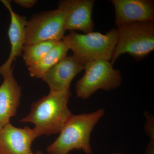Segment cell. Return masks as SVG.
Here are the masks:
<instances>
[{"label": "cell", "mask_w": 154, "mask_h": 154, "mask_svg": "<svg viewBox=\"0 0 154 154\" xmlns=\"http://www.w3.org/2000/svg\"><path fill=\"white\" fill-rule=\"evenodd\" d=\"M70 88L59 92H50L31 105L30 113L19 120L34 125L36 137L60 133L72 115L69 109Z\"/></svg>", "instance_id": "1"}, {"label": "cell", "mask_w": 154, "mask_h": 154, "mask_svg": "<svg viewBox=\"0 0 154 154\" xmlns=\"http://www.w3.org/2000/svg\"><path fill=\"white\" fill-rule=\"evenodd\" d=\"M105 114L103 108L90 113L72 114L60 132L58 137L48 146V153L69 154L76 149L82 150L86 154H93L90 143L91 134Z\"/></svg>", "instance_id": "2"}, {"label": "cell", "mask_w": 154, "mask_h": 154, "mask_svg": "<svg viewBox=\"0 0 154 154\" xmlns=\"http://www.w3.org/2000/svg\"><path fill=\"white\" fill-rule=\"evenodd\" d=\"M62 41L84 66L98 60L110 61L117 44V30L112 28L105 34L95 32L80 34L70 31Z\"/></svg>", "instance_id": "3"}, {"label": "cell", "mask_w": 154, "mask_h": 154, "mask_svg": "<svg viewBox=\"0 0 154 154\" xmlns=\"http://www.w3.org/2000/svg\"><path fill=\"white\" fill-rule=\"evenodd\" d=\"M117 42L112 65L122 54L127 53L140 60L154 50V21L127 23L117 26Z\"/></svg>", "instance_id": "4"}, {"label": "cell", "mask_w": 154, "mask_h": 154, "mask_svg": "<svg viewBox=\"0 0 154 154\" xmlns=\"http://www.w3.org/2000/svg\"><path fill=\"white\" fill-rule=\"evenodd\" d=\"M85 73L75 85L76 96L87 99L99 90L110 91L121 85L122 77L109 61L98 60L85 66Z\"/></svg>", "instance_id": "5"}, {"label": "cell", "mask_w": 154, "mask_h": 154, "mask_svg": "<svg viewBox=\"0 0 154 154\" xmlns=\"http://www.w3.org/2000/svg\"><path fill=\"white\" fill-rule=\"evenodd\" d=\"M64 17L59 8L36 14L27 21L25 45L47 41L62 40L65 32Z\"/></svg>", "instance_id": "6"}, {"label": "cell", "mask_w": 154, "mask_h": 154, "mask_svg": "<svg viewBox=\"0 0 154 154\" xmlns=\"http://www.w3.org/2000/svg\"><path fill=\"white\" fill-rule=\"evenodd\" d=\"M94 0H63L59 2L58 8L63 12L66 30H80L85 33L94 30L92 12Z\"/></svg>", "instance_id": "7"}, {"label": "cell", "mask_w": 154, "mask_h": 154, "mask_svg": "<svg viewBox=\"0 0 154 154\" xmlns=\"http://www.w3.org/2000/svg\"><path fill=\"white\" fill-rule=\"evenodd\" d=\"M115 13V25L154 21V1L112 0Z\"/></svg>", "instance_id": "8"}, {"label": "cell", "mask_w": 154, "mask_h": 154, "mask_svg": "<svg viewBox=\"0 0 154 154\" xmlns=\"http://www.w3.org/2000/svg\"><path fill=\"white\" fill-rule=\"evenodd\" d=\"M1 2L8 9L11 16V23L8 31L11 45V52L7 60L0 66V75L4 78L11 70L14 61L22 54L25 45V28L27 20L25 16H20L14 12L11 1L1 0Z\"/></svg>", "instance_id": "9"}, {"label": "cell", "mask_w": 154, "mask_h": 154, "mask_svg": "<svg viewBox=\"0 0 154 154\" xmlns=\"http://www.w3.org/2000/svg\"><path fill=\"white\" fill-rule=\"evenodd\" d=\"M37 138L33 128H19L11 123L0 129V154H27Z\"/></svg>", "instance_id": "10"}, {"label": "cell", "mask_w": 154, "mask_h": 154, "mask_svg": "<svg viewBox=\"0 0 154 154\" xmlns=\"http://www.w3.org/2000/svg\"><path fill=\"white\" fill-rule=\"evenodd\" d=\"M84 68L72 55L67 56L40 79L48 85L50 92H61L70 89L72 80Z\"/></svg>", "instance_id": "11"}, {"label": "cell", "mask_w": 154, "mask_h": 154, "mask_svg": "<svg viewBox=\"0 0 154 154\" xmlns=\"http://www.w3.org/2000/svg\"><path fill=\"white\" fill-rule=\"evenodd\" d=\"M11 70L4 77L0 86V129L10 123V119L17 114L22 96L21 88Z\"/></svg>", "instance_id": "12"}, {"label": "cell", "mask_w": 154, "mask_h": 154, "mask_svg": "<svg viewBox=\"0 0 154 154\" xmlns=\"http://www.w3.org/2000/svg\"><path fill=\"white\" fill-rule=\"evenodd\" d=\"M69 49L62 40L59 42L41 60L28 67L30 76L41 79L48 71L67 56Z\"/></svg>", "instance_id": "13"}, {"label": "cell", "mask_w": 154, "mask_h": 154, "mask_svg": "<svg viewBox=\"0 0 154 154\" xmlns=\"http://www.w3.org/2000/svg\"><path fill=\"white\" fill-rule=\"evenodd\" d=\"M59 42L44 41L30 45H25L22 54L26 66L29 67L38 62Z\"/></svg>", "instance_id": "14"}, {"label": "cell", "mask_w": 154, "mask_h": 154, "mask_svg": "<svg viewBox=\"0 0 154 154\" xmlns=\"http://www.w3.org/2000/svg\"><path fill=\"white\" fill-rule=\"evenodd\" d=\"M144 116L146 119L145 131L147 136L150 137V140H154V116L148 112H145Z\"/></svg>", "instance_id": "15"}, {"label": "cell", "mask_w": 154, "mask_h": 154, "mask_svg": "<svg viewBox=\"0 0 154 154\" xmlns=\"http://www.w3.org/2000/svg\"><path fill=\"white\" fill-rule=\"evenodd\" d=\"M14 1L18 5L27 9L32 8L37 2L36 0H14Z\"/></svg>", "instance_id": "16"}, {"label": "cell", "mask_w": 154, "mask_h": 154, "mask_svg": "<svg viewBox=\"0 0 154 154\" xmlns=\"http://www.w3.org/2000/svg\"><path fill=\"white\" fill-rule=\"evenodd\" d=\"M145 154H154V140H150L146 149Z\"/></svg>", "instance_id": "17"}, {"label": "cell", "mask_w": 154, "mask_h": 154, "mask_svg": "<svg viewBox=\"0 0 154 154\" xmlns=\"http://www.w3.org/2000/svg\"><path fill=\"white\" fill-rule=\"evenodd\" d=\"M45 154L43 152L40 151H37L35 152H33L31 151L30 152L28 153V154Z\"/></svg>", "instance_id": "18"}, {"label": "cell", "mask_w": 154, "mask_h": 154, "mask_svg": "<svg viewBox=\"0 0 154 154\" xmlns=\"http://www.w3.org/2000/svg\"><path fill=\"white\" fill-rule=\"evenodd\" d=\"M111 154H123L121 152H113Z\"/></svg>", "instance_id": "19"}]
</instances>
